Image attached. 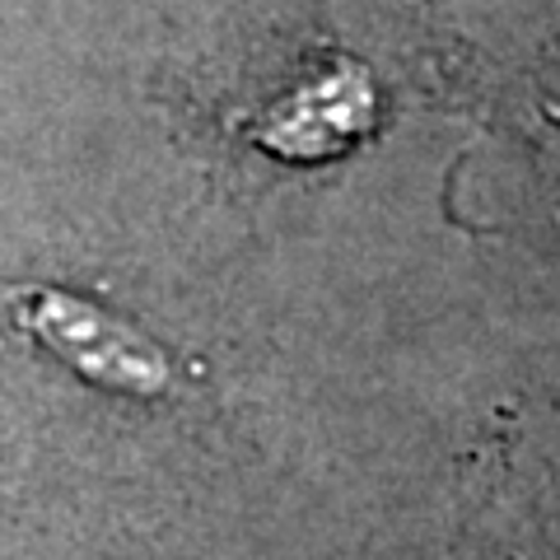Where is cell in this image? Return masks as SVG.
<instances>
[{
    "label": "cell",
    "instance_id": "cell-1",
    "mask_svg": "<svg viewBox=\"0 0 560 560\" xmlns=\"http://www.w3.org/2000/svg\"><path fill=\"white\" fill-rule=\"evenodd\" d=\"M43 327L90 378H103V383L127 388V393L164 388V360L154 355L136 331L108 323L103 313L80 308V304H70L57 294L51 304H43Z\"/></svg>",
    "mask_w": 560,
    "mask_h": 560
},
{
    "label": "cell",
    "instance_id": "cell-2",
    "mask_svg": "<svg viewBox=\"0 0 560 560\" xmlns=\"http://www.w3.org/2000/svg\"><path fill=\"white\" fill-rule=\"evenodd\" d=\"M355 98H370V84L364 75H331L323 84H308L300 98L285 103V113L276 117V131H271V145L285 150V154H327L337 150V140L355 136L364 127L370 108H341V103H355Z\"/></svg>",
    "mask_w": 560,
    "mask_h": 560
}]
</instances>
